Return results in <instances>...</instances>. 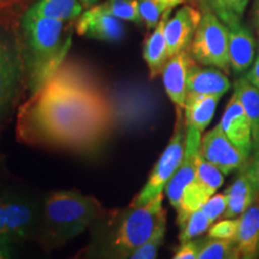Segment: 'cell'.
Here are the masks:
<instances>
[{"instance_id":"6da1fadb","label":"cell","mask_w":259,"mask_h":259,"mask_svg":"<svg viewBox=\"0 0 259 259\" xmlns=\"http://www.w3.org/2000/svg\"><path fill=\"white\" fill-rule=\"evenodd\" d=\"M113 131L103 93H94L48 80L19 107L16 135L36 147L92 153Z\"/></svg>"},{"instance_id":"7a4b0ae2","label":"cell","mask_w":259,"mask_h":259,"mask_svg":"<svg viewBox=\"0 0 259 259\" xmlns=\"http://www.w3.org/2000/svg\"><path fill=\"white\" fill-rule=\"evenodd\" d=\"M19 42L25 77L31 94L50 80L65 61L72 45V32L65 22L42 17L29 8L19 22Z\"/></svg>"},{"instance_id":"3957f363","label":"cell","mask_w":259,"mask_h":259,"mask_svg":"<svg viewBox=\"0 0 259 259\" xmlns=\"http://www.w3.org/2000/svg\"><path fill=\"white\" fill-rule=\"evenodd\" d=\"M160 193L143 206H127L108 216L105 222L96 221V232L88 254L97 258L125 259L144 244L158 227L166 225L167 212Z\"/></svg>"},{"instance_id":"277c9868","label":"cell","mask_w":259,"mask_h":259,"mask_svg":"<svg viewBox=\"0 0 259 259\" xmlns=\"http://www.w3.org/2000/svg\"><path fill=\"white\" fill-rule=\"evenodd\" d=\"M103 215L105 209L95 197L76 191L52 193L44 205L42 244L47 250L63 246Z\"/></svg>"},{"instance_id":"5b68a950","label":"cell","mask_w":259,"mask_h":259,"mask_svg":"<svg viewBox=\"0 0 259 259\" xmlns=\"http://www.w3.org/2000/svg\"><path fill=\"white\" fill-rule=\"evenodd\" d=\"M106 99L114 130H141L154 120L158 112L155 93L143 84L124 83L106 89Z\"/></svg>"},{"instance_id":"8992f818","label":"cell","mask_w":259,"mask_h":259,"mask_svg":"<svg viewBox=\"0 0 259 259\" xmlns=\"http://www.w3.org/2000/svg\"><path fill=\"white\" fill-rule=\"evenodd\" d=\"M228 27L210 10L204 9L202 19L189 46L191 56L199 64L213 66L228 73L229 61Z\"/></svg>"},{"instance_id":"52a82bcc","label":"cell","mask_w":259,"mask_h":259,"mask_svg":"<svg viewBox=\"0 0 259 259\" xmlns=\"http://www.w3.org/2000/svg\"><path fill=\"white\" fill-rule=\"evenodd\" d=\"M181 111L183 109L178 108L176 127L169 143L154 166L147 184L130 204L131 206H143L153 200L157 194L162 193L168 181L179 168L186 145V125Z\"/></svg>"},{"instance_id":"ba28073f","label":"cell","mask_w":259,"mask_h":259,"mask_svg":"<svg viewBox=\"0 0 259 259\" xmlns=\"http://www.w3.org/2000/svg\"><path fill=\"white\" fill-rule=\"evenodd\" d=\"M25 79V64L17 32L0 25V120L10 111Z\"/></svg>"},{"instance_id":"9c48e42d","label":"cell","mask_w":259,"mask_h":259,"mask_svg":"<svg viewBox=\"0 0 259 259\" xmlns=\"http://www.w3.org/2000/svg\"><path fill=\"white\" fill-rule=\"evenodd\" d=\"M76 31L79 36L118 44L124 40L126 29L121 19L109 14L102 4L93 5L78 17Z\"/></svg>"},{"instance_id":"30bf717a","label":"cell","mask_w":259,"mask_h":259,"mask_svg":"<svg viewBox=\"0 0 259 259\" xmlns=\"http://www.w3.org/2000/svg\"><path fill=\"white\" fill-rule=\"evenodd\" d=\"M200 155L218 167L223 174L240 169L247 160V157L229 141L220 124L204 135L200 142Z\"/></svg>"},{"instance_id":"8fae6325","label":"cell","mask_w":259,"mask_h":259,"mask_svg":"<svg viewBox=\"0 0 259 259\" xmlns=\"http://www.w3.org/2000/svg\"><path fill=\"white\" fill-rule=\"evenodd\" d=\"M200 132L193 127H186V145L185 154L181 161L179 168H178L170 180L168 181L166 187V194L169 200L170 205L178 210L180 206V200L183 197V192L185 187L189 185L196 177L197 169V158L200 153Z\"/></svg>"},{"instance_id":"7c38bea8","label":"cell","mask_w":259,"mask_h":259,"mask_svg":"<svg viewBox=\"0 0 259 259\" xmlns=\"http://www.w3.org/2000/svg\"><path fill=\"white\" fill-rule=\"evenodd\" d=\"M202 16V12L198 9L185 5L178 10L176 15L166 22L164 36L169 58L189 48Z\"/></svg>"},{"instance_id":"4fadbf2b","label":"cell","mask_w":259,"mask_h":259,"mask_svg":"<svg viewBox=\"0 0 259 259\" xmlns=\"http://www.w3.org/2000/svg\"><path fill=\"white\" fill-rule=\"evenodd\" d=\"M5 219L10 244L22 241L34 234L37 226L36 206L19 197L4 196Z\"/></svg>"},{"instance_id":"5bb4252c","label":"cell","mask_w":259,"mask_h":259,"mask_svg":"<svg viewBox=\"0 0 259 259\" xmlns=\"http://www.w3.org/2000/svg\"><path fill=\"white\" fill-rule=\"evenodd\" d=\"M223 132L246 157L253 149V135L251 121L239 99L233 94L220 122Z\"/></svg>"},{"instance_id":"9a60e30c","label":"cell","mask_w":259,"mask_h":259,"mask_svg":"<svg viewBox=\"0 0 259 259\" xmlns=\"http://www.w3.org/2000/svg\"><path fill=\"white\" fill-rule=\"evenodd\" d=\"M194 60L189 50L170 57L162 70V79L166 94L177 108L184 109L187 95V74Z\"/></svg>"},{"instance_id":"2e32d148","label":"cell","mask_w":259,"mask_h":259,"mask_svg":"<svg viewBox=\"0 0 259 259\" xmlns=\"http://www.w3.org/2000/svg\"><path fill=\"white\" fill-rule=\"evenodd\" d=\"M229 87V79L218 67H200L196 63L191 65L187 74V93L222 97L228 92Z\"/></svg>"},{"instance_id":"e0dca14e","label":"cell","mask_w":259,"mask_h":259,"mask_svg":"<svg viewBox=\"0 0 259 259\" xmlns=\"http://www.w3.org/2000/svg\"><path fill=\"white\" fill-rule=\"evenodd\" d=\"M229 31V61L234 73L244 72L251 66L254 59L255 41L252 32L244 25L228 27Z\"/></svg>"},{"instance_id":"ac0fdd59","label":"cell","mask_w":259,"mask_h":259,"mask_svg":"<svg viewBox=\"0 0 259 259\" xmlns=\"http://www.w3.org/2000/svg\"><path fill=\"white\" fill-rule=\"evenodd\" d=\"M50 80L66 87L94 93H103L106 90L97 74L88 69L85 65L77 63V61L65 60Z\"/></svg>"},{"instance_id":"d6986e66","label":"cell","mask_w":259,"mask_h":259,"mask_svg":"<svg viewBox=\"0 0 259 259\" xmlns=\"http://www.w3.org/2000/svg\"><path fill=\"white\" fill-rule=\"evenodd\" d=\"M170 11L171 10H168L164 12L161 21L154 28L153 32L149 34L144 41L143 58L150 71V78H156L158 74H161L164 65L169 59L166 36H164V27H166V22L168 21Z\"/></svg>"},{"instance_id":"ffe728a7","label":"cell","mask_w":259,"mask_h":259,"mask_svg":"<svg viewBox=\"0 0 259 259\" xmlns=\"http://www.w3.org/2000/svg\"><path fill=\"white\" fill-rule=\"evenodd\" d=\"M235 242L240 258L259 257V204L251 205L241 215Z\"/></svg>"},{"instance_id":"44dd1931","label":"cell","mask_w":259,"mask_h":259,"mask_svg":"<svg viewBox=\"0 0 259 259\" xmlns=\"http://www.w3.org/2000/svg\"><path fill=\"white\" fill-rule=\"evenodd\" d=\"M220 99L216 95L187 93L184 107L186 127H193L202 134L211 122Z\"/></svg>"},{"instance_id":"7402d4cb","label":"cell","mask_w":259,"mask_h":259,"mask_svg":"<svg viewBox=\"0 0 259 259\" xmlns=\"http://www.w3.org/2000/svg\"><path fill=\"white\" fill-rule=\"evenodd\" d=\"M258 192L253 181L247 171L238 177L234 183L225 191L227 198V208L223 213L225 219H233L241 216L253 203L255 193Z\"/></svg>"},{"instance_id":"603a6c76","label":"cell","mask_w":259,"mask_h":259,"mask_svg":"<svg viewBox=\"0 0 259 259\" xmlns=\"http://www.w3.org/2000/svg\"><path fill=\"white\" fill-rule=\"evenodd\" d=\"M30 9L42 17L72 22L83 12V5L79 0H38Z\"/></svg>"},{"instance_id":"cb8c5ba5","label":"cell","mask_w":259,"mask_h":259,"mask_svg":"<svg viewBox=\"0 0 259 259\" xmlns=\"http://www.w3.org/2000/svg\"><path fill=\"white\" fill-rule=\"evenodd\" d=\"M213 196L204 187L202 184L198 183L196 179H193L191 183L185 187L183 192V197L180 200V206L177 210L178 218L177 223L178 226L183 227L186 220L189 219L191 213L202 209L203 205L208 202L210 197Z\"/></svg>"},{"instance_id":"d4e9b609","label":"cell","mask_w":259,"mask_h":259,"mask_svg":"<svg viewBox=\"0 0 259 259\" xmlns=\"http://www.w3.org/2000/svg\"><path fill=\"white\" fill-rule=\"evenodd\" d=\"M234 95L239 99L250 119L254 141L259 130V89L244 77V78L235 80Z\"/></svg>"},{"instance_id":"484cf974","label":"cell","mask_w":259,"mask_h":259,"mask_svg":"<svg viewBox=\"0 0 259 259\" xmlns=\"http://www.w3.org/2000/svg\"><path fill=\"white\" fill-rule=\"evenodd\" d=\"M250 0H204L203 10L213 12L227 27L240 24Z\"/></svg>"},{"instance_id":"4316f807","label":"cell","mask_w":259,"mask_h":259,"mask_svg":"<svg viewBox=\"0 0 259 259\" xmlns=\"http://www.w3.org/2000/svg\"><path fill=\"white\" fill-rule=\"evenodd\" d=\"M240 258L238 246L232 239L202 240L197 259H235Z\"/></svg>"},{"instance_id":"83f0119b","label":"cell","mask_w":259,"mask_h":259,"mask_svg":"<svg viewBox=\"0 0 259 259\" xmlns=\"http://www.w3.org/2000/svg\"><path fill=\"white\" fill-rule=\"evenodd\" d=\"M194 179L202 184L211 194L215 193L219 187H221L223 180H225L222 171L216 166H213L212 163L206 161L200 153L198 158H197V169Z\"/></svg>"},{"instance_id":"f1b7e54d","label":"cell","mask_w":259,"mask_h":259,"mask_svg":"<svg viewBox=\"0 0 259 259\" xmlns=\"http://www.w3.org/2000/svg\"><path fill=\"white\" fill-rule=\"evenodd\" d=\"M212 225L211 220H210L206 213L203 211V209L197 210L191 213L184 226L181 227V231L179 234L180 242H185L192 239L197 238V236L202 235L204 232H206Z\"/></svg>"},{"instance_id":"f546056e","label":"cell","mask_w":259,"mask_h":259,"mask_svg":"<svg viewBox=\"0 0 259 259\" xmlns=\"http://www.w3.org/2000/svg\"><path fill=\"white\" fill-rule=\"evenodd\" d=\"M109 14L121 21L141 24L142 18L138 11L137 0H107L102 4Z\"/></svg>"},{"instance_id":"4dcf8cb0","label":"cell","mask_w":259,"mask_h":259,"mask_svg":"<svg viewBox=\"0 0 259 259\" xmlns=\"http://www.w3.org/2000/svg\"><path fill=\"white\" fill-rule=\"evenodd\" d=\"M166 235V225L158 227L155 233L144 244L135 248L128 255V259H154L157 257V252L163 244Z\"/></svg>"},{"instance_id":"1f68e13d","label":"cell","mask_w":259,"mask_h":259,"mask_svg":"<svg viewBox=\"0 0 259 259\" xmlns=\"http://www.w3.org/2000/svg\"><path fill=\"white\" fill-rule=\"evenodd\" d=\"M137 2L142 23H144L149 30L156 27L164 12L169 10L157 0H137Z\"/></svg>"},{"instance_id":"d6a6232c","label":"cell","mask_w":259,"mask_h":259,"mask_svg":"<svg viewBox=\"0 0 259 259\" xmlns=\"http://www.w3.org/2000/svg\"><path fill=\"white\" fill-rule=\"evenodd\" d=\"M239 222L240 219L238 220H231L226 219L223 221H220L215 225L210 226L208 235L209 238L212 239H232L235 240L236 233H238Z\"/></svg>"},{"instance_id":"836d02e7","label":"cell","mask_w":259,"mask_h":259,"mask_svg":"<svg viewBox=\"0 0 259 259\" xmlns=\"http://www.w3.org/2000/svg\"><path fill=\"white\" fill-rule=\"evenodd\" d=\"M227 208V198L225 193H219L215 196H211L208 199V202L203 205V211L206 213V216L211 220L213 223L225 213Z\"/></svg>"},{"instance_id":"e575fe53","label":"cell","mask_w":259,"mask_h":259,"mask_svg":"<svg viewBox=\"0 0 259 259\" xmlns=\"http://www.w3.org/2000/svg\"><path fill=\"white\" fill-rule=\"evenodd\" d=\"M202 240H189L181 242L178 250L174 253V259H197L198 258V252Z\"/></svg>"},{"instance_id":"d590c367","label":"cell","mask_w":259,"mask_h":259,"mask_svg":"<svg viewBox=\"0 0 259 259\" xmlns=\"http://www.w3.org/2000/svg\"><path fill=\"white\" fill-rule=\"evenodd\" d=\"M0 242L10 244L5 219V200L4 196H0Z\"/></svg>"},{"instance_id":"8d00e7d4","label":"cell","mask_w":259,"mask_h":259,"mask_svg":"<svg viewBox=\"0 0 259 259\" xmlns=\"http://www.w3.org/2000/svg\"><path fill=\"white\" fill-rule=\"evenodd\" d=\"M246 171H247L251 180L253 181L254 186L257 187V190L259 191V156L253 157V160H252L250 166L247 167Z\"/></svg>"},{"instance_id":"74e56055","label":"cell","mask_w":259,"mask_h":259,"mask_svg":"<svg viewBox=\"0 0 259 259\" xmlns=\"http://www.w3.org/2000/svg\"><path fill=\"white\" fill-rule=\"evenodd\" d=\"M246 79L259 89V53L257 59L254 61L253 67H252V69L248 71V73L246 74Z\"/></svg>"},{"instance_id":"f35d334b","label":"cell","mask_w":259,"mask_h":259,"mask_svg":"<svg viewBox=\"0 0 259 259\" xmlns=\"http://www.w3.org/2000/svg\"><path fill=\"white\" fill-rule=\"evenodd\" d=\"M12 257V250L10 244L0 242V259H8Z\"/></svg>"},{"instance_id":"ab89813d","label":"cell","mask_w":259,"mask_h":259,"mask_svg":"<svg viewBox=\"0 0 259 259\" xmlns=\"http://www.w3.org/2000/svg\"><path fill=\"white\" fill-rule=\"evenodd\" d=\"M158 3H161L162 5L166 6L167 9L171 10L173 8H176L177 5H180L183 4V3H185L186 0H157Z\"/></svg>"},{"instance_id":"60d3db41","label":"cell","mask_w":259,"mask_h":259,"mask_svg":"<svg viewBox=\"0 0 259 259\" xmlns=\"http://www.w3.org/2000/svg\"><path fill=\"white\" fill-rule=\"evenodd\" d=\"M24 2V0H0V11H4V10L15 6L18 3Z\"/></svg>"},{"instance_id":"b9f144b4","label":"cell","mask_w":259,"mask_h":259,"mask_svg":"<svg viewBox=\"0 0 259 259\" xmlns=\"http://www.w3.org/2000/svg\"><path fill=\"white\" fill-rule=\"evenodd\" d=\"M253 19H254L255 27H257L258 31H259V0H255V3H254V8H253Z\"/></svg>"},{"instance_id":"7bdbcfd3","label":"cell","mask_w":259,"mask_h":259,"mask_svg":"<svg viewBox=\"0 0 259 259\" xmlns=\"http://www.w3.org/2000/svg\"><path fill=\"white\" fill-rule=\"evenodd\" d=\"M80 4L83 5V8H92L93 5H95L99 0H79Z\"/></svg>"},{"instance_id":"ee69618b","label":"cell","mask_w":259,"mask_h":259,"mask_svg":"<svg viewBox=\"0 0 259 259\" xmlns=\"http://www.w3.org/2000/svg\"><path fill=\"white\" fill-rule=\"evenodd\" d=\"M253 149H254V156H259V130H258V135L255 139L253 141Z\"/></svg>"},{"instance_id":"f6af8a7d","label":"cell","mask_w":259,"mask_h":259,"mask_svg":"<svg viewBox=\"0 0 259 259\" xmlns=\"http://www.w3.org/2000/svg\"><path fill=\"white\" fill-rule=\"evenodd\" d=\"M194 2H197V3H199L200 5H202V3L204 2V0H194Z\"/></svg>"}]
</instances>
